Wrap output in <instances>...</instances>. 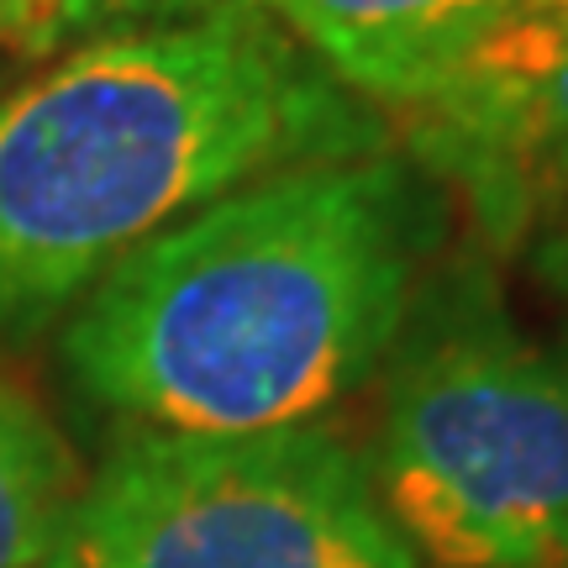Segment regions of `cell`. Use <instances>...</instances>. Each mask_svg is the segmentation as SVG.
<instances>
[{
    "mask_svg": "<svg viewBox=\"0 0 568 568\" xmlns=\"http://www.w3.org/2000/svg\"><path fill=\"white\" fill-rule=\"evenodd\" d=\"M332 80L416 111L516 0H258Z\"/></svg>",
    "mask_w": 568,
    "mask_h": 568,
    "instance_id": "cell-6",
    "label": "cell"
},
{
    "mask_svg": "<svg viewBox=\"0 0 568 568\" xmlns=\"http://www.w3.org/2000/svg\"><path fill=\"white\" fill-rule=\"evenodd\" d=\"M443 247V195L395 153L311 159L201 205L80 295L63 374L138 432L316 422L379 379Z\"/></svg>",
    "mask_w": 568,
    "mask_h": 568,
    "instance_id": "cell-1",
    "label": "cell"
},
{
    "mask_svg": "<svg viewBox=\"0 0 568 568\" xmlns=\"http://www.w3.org/2000/svg\"><path fill=\"white\" fill-rule=\"evenodd\" d=\"M374 485L416 558L568 568V343L510 316L485 258H437L385 368Z\"/></svg>",
    "mask_w": 568,
    "mask_h": 568,
    "instance_id": "cell-3",
    "label": "cell"
},
{
    "mask_svg": "<svg viewBox=\"0 0 568 568\" xmlns=\"http://www.w3.org/2000/svg\"><path fill=\"white\" fill-rule=\"evenodd\" d=\"M368 148L364 111L264 6L74 42L0 101V337L201 205Z\"/></svg>",
    "mask_w": 568,
    "mask_h": 568,
    "instance_id": "cell-2",
    "label": "cell"
},
{
    "mask_svg": "<svg viewBox=\"0 0 568 568\" xmlns=\"http://www.w3.org/2000/svg\"><path fill=\"white\" fill-rule=\"evenodd\" d=\"M410 116V153L489 243L568 205V0H516Z\"/></svg>",
    "mask_w": 568,
    "mask_h": 568,
    "instance_id": "cell-5",
    "label": "cell"
},
{
    "mask_svg": "<svg viewBox=\"0 0 568 568\" xmlns=\"http://www.w3.org/2000/svg\"><path fill=\"white\" fill-rule=\"evenodd\" d=\"M80 464L53 416L0 379V568H69Z\"/></svg>",
    "mask_w": 568,
    "mask_h": 568,
    "instance_id": "cell-7",
    "label": "cell"
},
{
    "mask_svg": "<svg viewBox=\"0 0 568 568\" xmlns=\"http://www.w3.org/2000/svg\"><path fill=\"white\" fill-rule=\"evenodd\" d=\"M69 568H422L374 468L322 422L138 432L80 489Z\"/></svg>",
    "mask_w": 568,
    "mask_h": 568,
    "instance_id": "cell-4",
    "label": "cell"
},
{
    "mask_svg": "<svg viewBox=\"0 0 568 568\" xmlns=\"http://www.w3.org/2000/svg\"><path fill=\"white\" fill-rule=\"evenodd\" d=\"M258 0H69L59 27V48L69 38H101L126 27H163V21H201L222 11H247Z\"/></svg>",
    "mask_w": 568,
    "mask_h": 568,
    "instance_id": "cell-8",
    "label": "cell"
},
{
    "mask_svg": "<svg viewBox=\"0 0 568 568\" xmlns=\"http://www.w3.org/2000/svg\"><path fill=\"white\" fill-rule=\"evenodd\" d=\"M63 6L69 0H0V42L17 53H48L59 48Z\"/></svg>",
    "mask_w": 568,
    "mask_h": 568,
    "instance_id": "cell-9",
    "label": "cell"
}]
</instances>
